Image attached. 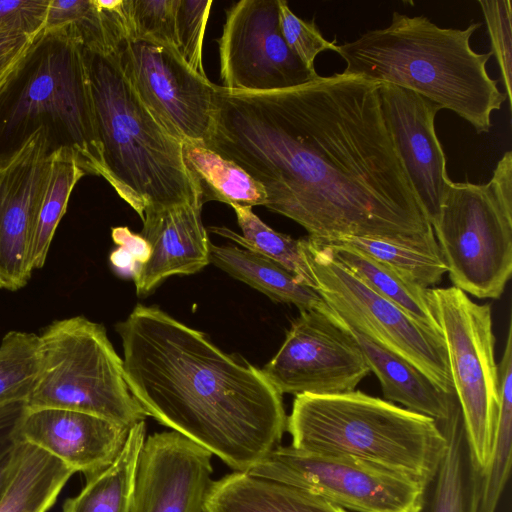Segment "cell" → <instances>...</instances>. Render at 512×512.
Instances as JSON below:
<instances>
[{
	"mask_svg": "<svg viewBox=\"0 0 512 512\" xmlns=\"http://www.w3.org/2000/svg\"><path fill=\"white\" fill-rule=\"evenodd\" d=\"M126 384L148 416L248 472L280 445L282 394L262 371L155 306L116 325Z\"/></svg>",
	"mask_w": 512,
	"mask_h": 512,
	"instance_id": "cell-2",
	"label": "cell"
},
{
	"mask_svg": "<svg viewBox=\"0 0 512 512\" xmlns=\"http://www.w3.org/2000/svg\"><path fill=\"white\" fill-rule=\"evenodd\" d=\"M74 473L44 450L21 442L0 498V512H47Z\"/></svg>",
	"mask_w": 512,
	"mask_h": 512,
	"instance_id": "cell-24",
	"label": "cell"
},
{
	"mask_svg": "<svg viewBox=\"0 0 512 512\" xmlns=\"http://www.w3.org/2000/svg\"><path fill=\"white\" fill-rule=\"evenodd\" d=\"M479 27L442 28L426 16L394 12L387 27L338 45L346 62L342 73L416 92L455 112L477 133L489 132L491 114L507 96L488 74L491 51L477 53L470 45Z\"/></svg>",
	"mask_w": 512,
	"mask_h": 512,
	"instance_id": "cell-3",
	"label": "cell"
},
{
	"mask_svg": "<svg viewBox=\"0 0 512 512\" xmlns=\"http://www.w3.org/2000/svg\"><path fill=\"white\" fill-rule=\"evenodd\" d=\"M130 428L83 412L26 409L19 426L21 442L54 456L75 473L91 477L110 466L122 450Z\"/></svg>",
	"mask_w": 512,
	"mask_h": 512,
	"instance_id": "cell-18",
	"label": "cell"
},
{
	"mask_svg": "<svg viewBox=\"0 0 512 512\" xmlns=\"http://www.w3.org/2000/svg\"><path fill=\"white\" fill-rule=\"evenodd\" d=\"M112 239L118 246L129 252L137 263L144 264L149 260L151 246L141 234L133 233L125 226L114 227Z\"/></svg>",
	"mask_w": 512,
	"mask_h": 512,
	"instance_id": "cell-40",
	"label": "cell"
},
{
	"mask_svg": "<svg viewBox=\"0 0 512 512\" xmlns=\"http://www.w3.org/2000/svg\"><path fill=\"white\" fill-rule=\"evenodd\" d=\"M40 367L39 335L9 331L0 343V407L27 402Z\"/></svg>",
	"mask_w": 512,
	"mask_h": 512,
	"instance_id": "cell-32",
	"label": "cell"
},
{
	"mask_svg": "<svg viewBox=\"0 0 512 512\" xmlns=\"http://www.w3.org/2000/svg\"><path fill=\"white\" fill-rule=\"evenodd\" d=\"M431 226L454 287L500 298L512 273L511 151L488 182L451 181Z\"/></svg>",
	"mask_w": 512,
	"mask_h": 512,
	"instance_id": "cell-7",
	"label": "cell"
},
{
	"mask_svg": "<svg viewBox=\"0 0 512 512\" xmlns=\"http://www.w3.org/2000/svg\"><path fill=\"white\" fill-rule=\"evenodd\" d=\"M261 371L280 394L296 396L351 392L371 372L356 338L327 304L300 311Z\"/></svg>",
	"mask_w": 512,
	"mask_h": 512,
	"instance_id": "cell-11",
	"label": "cell"
},
{
	"mask_svg": "<svg viewBox=\"0 0 512 512\" xmlns=\"http://www.w3.org/2000/svg\"><path fill=\"white\" fill-rule=\"evenodd\" d=\"M278 18L282 37L289 49L312 74H317L316 56L327 50L337 52L336 41L326 40L314 20L299 18L284 0H278Z\"/></svg>",
	"mask_w": 512,
	"mask_h": 512,
	"instance_id": "cell-34",
	"label": "cell"
},
{
	"mask_svg": "<svg viewBox=\"0 0 512 512\" xmlns=\"http://www.w3.org/2000/svg\"><path fill=\"white\" fill-rule=\"evenodd\" d=\"M50 0H0V37L26 35L34 39L44 30Z\"/></svg>",
	"mask_w": 512,
	"mask_h": 512,
	"instance_id": "cell-37",
	"label": "cell"
},
{
	"mask_svg": "<svg viewBox=\"0 0 512 512\" xmlns=\"http://www.w3.org/2000/svg\"><path fill=\"white\" fill-rule=\"evenodd\" d=\"M213 1L176 0L175 49L187 66L208 79L203 66V40Z\"/></svg>",
	"mask_w": 512,
	"mask_h": 512,
	"instance_id": "cell-33",
	"label": "cell"
},
{
	"mask_svg": "<svg viewBox=\"0 0 512 512\" xmlns=\"http://www.w3.org/2000/svg\"><path fill=\"white\" fill-rule=\"evenodd\" d=\"M202 206L197 200L145 214L141 235L152 251L133 277L138 295L148 294L169 276L194 274L210 263Z\"/></svg>",
	"mask_w": 512,
	"mask_h": 512,
	"instance_id": "cell-19",
	"label": "cell"
},
{
	"mask_svg": "<svg viewBox=\"0 0 512 512\" xmlns=\"http://www.w3.org/2000/svg\"><path fill=\"white\" fill-rule=\"evenodd\" d=\"M145 439L144 420L130 428L126 442L113 463L86 478L81 492L66 499L62 512H131L138 462Z\"/></svg>",
	"mask_w": 512,
	"mask_h": 512,
	"instance_id": "cell-25",
	"label": "cell"
},
{
	"mask_svg": "<svg viewBox=\"0 0 512 512\" xmlns=\"http://www.w3.org/2000/svg\"><path fill=\"white\" fill-rule=\"evenodd\" d=\"M231 207L235 211L242 235L229 228L215 226L209 227L212 233L276 261L302 284L316 290L317 284L305 258L301 239H293L273 230L252 211L251 207L237 205Z\"/></svg>",
	"mask_w": 512,
	"mask_h": 512,
	"instance_id": "cell-29",
	"label": "cell"
},
{
	"mask_svg": "<svg viewBox=\"0 0 512 512\" xmlns=\"http://www.w3.org/2000/svg\"><path fill=\"white\" fill-rule=\"evenodd\" d=\"M310 239L324 247L334 259L379 295L400 307L425 328L443 337L428 302L427 288L352 248Z\"/></svg>",
	"mask_w": 512,
	"mask_h": 512,
	"instance_id": "cell-27",
	"label": "cell"
},
{
	"mask_svg": "<svg viewBox=\"0 0 512 512\" xmlns=\"http://www.w3.org/2000/svg\"><path fill=\"white\" fill-rule=\"evenodd\" d=\"M110 262L119 274L131 277L135 276L140 265L129 252L120 246L110 254Z\"/></svg>",
	"mask_w": 512,
	"mask_h": 512,
	"instance_id": "cell-41",
	"label": "cell"
},
{
	"mask_svg": "<svg viewBox=\"0 0 512 512\" xmlns=\"http://www.w3.org/2000/svg\"><path fill=\"white\" fill-rule=\"evenodd\" d=\"M52 156L39 130L0 162V289L23 288L34 271L32 247Z\"/></svg>",
	"mask_w": 512,
	"mask_h": 512,
	"instance_id": "cell-15",
	"label": "cell"
},
{
	"mask_svg": "<svg viewBox=\"0 0 512 512\" xmlns=\"http://www.w3.org/2000/svg\"><path fill=\"white\" fill-rule=\"evenodd\" d=\"M26 409L25 401L0 407V498L9 481L21 443L18 437V426Z\"/></svg>",
	"mask_w": 512,
	"mask_h": 512,
	"instance_id": "cell-38",
	"label": "cell"
},
{
	"mask_svg": "<svg viewBox=\"0 0 512 512\" xmlns=\"http://www.w3.org/2000/svg\"><path fill=\"white\" fill-rule=\"evenodd\" d=\"M512 442V323L498 365V404L486 466L479 476L477 511L495 512L511 467Z\"/></svg>",
	"mask_w": 512,
	"mask_h": 512,
	"instance_id": "cell-28",
	"label": "cell"
},
{
	"mask_svg": "<svg viewBox=\"0 0 512 512\" xmlns=\"http://www.w3.org/2000/svg\"><path fill=\"white\" fill-rule=\"evenodd\" d=\"M210 263L272 300L293 304L300 311L326 305L315 289L302 284L276 261L252 250L210 244Z\"/></svg>",
	"mask_w": 512,
	"mask_h": 512,
	"instance_id": "cell-23",
	"label": "cell"
},
{
	"mask_svg": "<svg viewBox=\"0 0 512 512\" xmlns=\"http://www.w3.org/2000/svg\"><path fill=\"white\" fill-rule=\"evenodd\" d=\"M204 512H346L312 492L233 472L213 481Z\"/></svg>",
	"mask_w": 512,
	"mask_h": 512,
	"instance_id": "cell-22",
	"label": "cell"
},
{
	"mask_svg": "<svg viewBox=\"0 0 512 512\" xmlns=\"http://www.w3.org/2000/svg\"><path fill=\"white\" fill-rule=\"evenodd\" d=\"M317 494L356 512H412L422 485L403 476L331 456L279 445L246 472Z\"/></svg>",
	"mask_w": 512,
	"mask_h": 512,
	"instance_id": "cell-12",
	"label": "cell"
},
{
	"mask_svg": "<svg viewBox=\"0 0 512 512\" xmlns=\"http://www.w3.org/2000/svg\"><path fill=\"white\" fill-rule=\"evenodd\" d=\"M32 38L26 35H5L0 37V89L21 60Z\"/></svg>",
	"mask_w": 512,
	"mask_h": 512,
	"instance_id": "cell-39",
	"label": "cell"
},
{
	"mask_svg": "<svg viewBox=\"0 0 512 512\" xmlns=\"http://www.w3.org/2000/svg\"><path fill=\"white\" fill-rule=\"evenodd\" d=\"M39 339L40 367L28 409H68L128 428L146 419L102 324L83 316L55 320Z\"/></svg>",
	"mask_w": 512,
	"mask_h": 512,
	"instance_id": "cell-8",
	"label": "cell"
},
{
	"mask_svg": "<svg viewBox=\"0 0 512 512\" xmlns=\"http://www.w3.org/2000/svg\"><path fill=\"white\" fill-rule=\"evenodd\" d=\"M438 426L446 448L435 472L422 485L412 512H476L480 468L468 442L461 411Z\"/></svg>",
	"mask_w": 512,
	"mask_h": 512,
	"instance_id": "cell-21",
	"label": "cell"
},
{
	"mask_svg": "<svg viewBox=\"0 0 512 512\" xmlns=\"http://www.w3.org/2000/svg\"><path fill=\"white\" fill-rule=\"evenodd\" d=\"M332 311L356 338L370 371L380 381L386 401L399 403L405 409L432 418L437 424L446 422L460 410L456 394L441 390L361 324L339 311Z\"/></svg>",
	"mask_w": 512,
	"mask_h": 512,
	"instance_id": "cell-20",
	"label": "cell"
},
{
	"mask_svg": "<svg viewBox=\"0 0 512 512\" xmlns=\"http://www.w3.org/2000/svg\"><path fill=\"white\" fill-rule=\"evenodd\" d=\"M175 11L176 0H132L134 39L175 49Z\"/></svg>",
	"mask_w": 512,
	"mask_h": 512,
	"instance_id": "cell-36",
	"label": "cell"
},
{
	"mask_svg": "<svg viewBox=\"0 0 512 512\" xmlns=\"http://www.w3.org/2000/svg\"><path fill=\"white\" fill-rule=\"evenodd\" d=\"M213 455L181 434L154 433L138 462L131 512H204Z\"/></svg>",
	"mask_w": 512,
	"mask_h": 512,
	"instance_id": "cell-16",
	"label": "cell"
},
{
	"mask_svg": "<svg viewBox=\"0 0 512 512\" xmlns=\"http://www.w3.org/2000/svg\"><path fill=\"white\" fill-rule=\"evenodd\" d=\"M286 430L295 449L353 459L421 485L446 448L432 418L355 390L297 395Z\"/></svg>",
	"mask_w": 512,
	"mask_h": 512,
	"instance_id": "cell-6",
	"label": "cell"
},
{
	"mask_svg": "<svg viewBox=\"0 0 512 512\" xmlns=\"http://www.w3.org/2000/svg\"><path fill=\"white\" fill-rule=\"evenodd\" d=\"M222 87L268 92L306 84L312 74L282 37L278 0H241L226 11L218 39Z\"/></svg>",
	"mask_w": 512,
	"mask_h": 512,
	"instance_id": "cell-14",
	"label": "cell"
},
{
	"mask_svg": "<svg viewBox=\"0 0 512 512\" xmlns=\"http://www.w3.org/2000/svg\"><path fill=\"white\" fill-rule=\"evenodd\" d=\"M379 82L335 73L293 88L214 85L205 146L261 184L308 237L388 240L440 254L385 123Z\"/></svg>",
	"mask_w": 512,
	"mask_h": 512,
	"instance_id": "cell-1",
	"label": "cell"
},
{
	"mask_svg": "<svg viewBox=\"0 0 512 512\" xmlns=\"http://www.w3.org/2000/svg\"><path fill=\"white\" fill-rule=\"evenodd\" d=\"M379 98L410 184L431 224L451 182L435 131V116L442 108L416 92L384 82Z\"/></svg>",
	"mask_w": 512,
	"mask_h": 512,
	"instance_id": "cell-17",
	"label": "cell"
},
{
	"mask_svg": "<svg viewBox=\"0 0 512 512\" xmlns=\"http://www.w3.org/2000/svg\"><path fill=\"white\" fill-rule=\"evenodd\" d=\"M85 175L84 170L69 152L60 150L53 154L32 247L34 270L44 266L55 231L66 212L72 190Z\"/></svg>",
	"mask_w": 512,
	"mask_h": 512,
	"instance_id": "cell-30",
	"label": "cell"
},
{
	"mask_svg": "<svg viewBox=\"0 0 512 512\" xmlns=\"http://www.w3.org/2000/svg\"><path fill=\"white\" fill-rule=\"evenodd\" d=\"M426 294L446 344L468 442L482 470L491 450L498 404L491 308L454 286L427 288Z\"/></svg>",
	"mask_w": 512,
	"mask_h": 512,
	"instance_id": "cell-9",
	"label": "cell"
},
{
	"mask_svg": "<svg viewBox=\"0 0 512 512\" xmlns=\"http://www.w3.org/2000/svg\"><path fill=\"white\" fill-rule=\"evenodd\" d=\"M484 15L491 40V53L495 56L507 99L511 103L512 66V8L510 0L478 1Z\"/></svg>",
	"mask_w": 512,
	"mask_h": 512,
	"instance_id": "cell-35",
	"label": "cell"
},
{
	"mask_svg": "<svg viewBox=\"0 0 512 512\" xmlns=\"http://www.w3.org/2000/svg\"><path fill=\"white\" fill-rule=\"evenodd\" d=\"M39 130L51 154L65 150L104 177L84 49L64 28L39 33L0 89V162Z\"/></svg>",
	"mask_w": 512,
	"mask_h": 512,
	"instance_id": "cell-4",
	"label": "cell"
},
{
	"mask_svg": "<svg viewBox=\"0 0 512 512\" xmlns=\"http://www.w3.org/2000/svg\"><path fill=\"white\" fill-rule=\"evenodd\" d=\"M124 75L159 123L181 143L207 141L214 85L193 72L171 47L141 39L118 50Z\"/></svg>",
	"mask_w": 512,
	"mask_h": 512,
	"instance_id": "cell-13",
	"label": "cell"
},
{
	"mask_svg": "<svg viewBox=\"0 0 512 512\" xmlns=\"http://www.w3.org/2000/svg\"><path fill=\"white\" fill-rule=\"evenodd\" d=\"M316 291L333 310L361 324L390 350L455 394L444 338L425 328L346 269L321 245L302 238Z\"/></svg>",
	"mask_w": 512,
	"mask_h": 512,
	"instance_id": "cell-10",
	"label": "cell"
},
{
	"mask_svg": "<svg viewBox=\"0 0 512 512\" xmlns=\"http://www.w3.org/2000/svg\"><path fill=\"white\" fill-rule=\"evenodd\" d=\"M315 240L336 243L359 251L394 269L424 288L436 285L442 280L444 274L447 273V267L440 254L423 251L400 243L360 237Z\"/></svg>",
	"mask_w": 512,
	"mask_h": 512,
	"instance_id": "cell-31",
	"label": "cell"
},
{
	"mask_svg": "<svg viewBox=\"0 0 512 512\" xmlns=\"http://www.w3.org/2000/svg\"><path fill=\"white\" fill-rule=\"evenodd\" d=\"M185 165L200 192L202 203L218 201L230 206L253 207L266 203L261 184L231 160L203 143H182Z\"/></svg>",
	"mask_w": 512,
	"mask_h": 512,
	"instance_id": "cell-26",
	"label": "cell"
},
{
	"mask_svg": "<svg viewBox=\"0 0 512 512\" xmlns=\"http://www.w3.org/2000/svg\"><path fill=\"white\" fill-rule=\"evenodd\" d=\"M84 57L102 147L103 178L142 221L148 212L201 200L185 165L182 143L140 100L123 73L118 51L84 49Z\"/></svg>",
	"mask_w": 512,
	"mask_h": 512,
	"instance_id": "cell-5",
	"label": "cell"
}]
</instances>
